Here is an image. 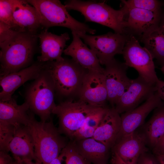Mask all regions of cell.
I'll return each mask as SVG.
<instances>
[{
    "instance_id": "ac0fdd59",
    "label": "cell",
    "mask_w": 164,
    "mask_h": 164,
    "mask_svg": "<svg viewBox=\"0 0 164 164\" xmlns=\"http://www.w3.org/2000/svg\"><path fill=\"white\" fill-rule=\"evenodd\" d=\"M41 49V55L37 57V61L47 62L56 60L61 58L66 42L69 39L68 34L64 33L57 35L49 32L47 29L38 34Z\"/></svg>"
},
{
    "instance_id": "9c48e42d",
    "label": "cell",
    "mask_w": 164,
    "mask_h": 164,
    "mask_svg": "<svg viewBox=\"0 0 164 164\" xmlns=\"http://www.w3.org/2000/svg\"><path fill=\"white\" fill-rule=\"evenodd\" d=\"M95 54L101 65H105L114 59L117 54H122L128 35L111 32L102 35H78Z\"/></svg>"
},
{
    "instance_id": "3957f363",
    "label": "cell",
    "mask_w": 164,
    "mask_h": 164,
    "mask_svg": "<svg viewBox=\"0 0 164 164\" xmlns=\"http://www.w3.org/2000/svg\"><path fill=\"white\" fill-rule=\"evenodd\" d=\"M47 62V70L54 86L55 95L65 101L78 97L84 79L88 70L73 59L62 57Z\"/></svg>"
},
{
    "instance_id": "603a6c76",
    "label": "cell",
    "mask_w": 164,
    "mask_h": 164,
    "mask_svg": "<svg viewBox=\"0 0 164 164\" xmlns=\"http://www.w3.org/2000/svg\"><path fill=\"white\" fill-rule=\"evenodd\" d=\"M75 141L78 152L89 163L107 164L110 148L92 138Z\"/></svg>"
},
{
    "instance_id": "d6986e66",
    "label": "cell",
    "mask_w": 164,
    "mask_h": 164,
    "mask_svg": "<svg viewBox=\"0 0 164 164\" xmlns=\"http://www.w3.org/2000/svg\"><path fill=\"white\" fill-rule=\"evenodd\" d=\"M9 151L11 152L16 161H37L33 138L27 126L21 125L17 128L9 144Z\"/></svg>"
},
{
    "instance_id": "e575fe53",
    "label": "cell",
    "mask_w": 164,
    "mask_h": 164,
    "mask_svg": "<svg viewBox=\"0 0 164 164\" xmlns=\"http://www.w3.org/2000/svg\"><path fill=\"white\" fill-rule=\"evenodd\" d=\"M155 86L156 91L164 102V81L159 80Z\"/></svg>"
},
{
    "instance_id": "44dd1931",
    "label": "cell",
    "mask_w": 164,
    "mask_h": 164,
    "mask_svg": "<svg viewBox=\"0 0 164 164\" xmlns=\"http://www.w3.org/2000/svg\"><path fill=\"white\" fill-rule=\"evenodd\" d=\"M12 0L14 19L22 31L37 34L42 26L36 9L26 0Z\"/></svg>"
},
{
    "instance_id": "ffe728a7",
    "label": "cell",
    "mask_w": 164,
    "mask_h": 164,
    "mask_svg": "<svg viewBox=\"0 0 164 164\" xmlns=\"http://www.w3.org/2000/svg\"><path fill=\"white\" fill-rule=\"evenodd\" d=\"M121 125L120 114L114 107H109L92 138L111 149L114 144Z\"/></svg>"
},
{
    "instance_id": "d6a6232c",
    "label": "cell",
    "mask_w": 164,
    "mask_h": 164,
    "mask_svg": "<svg viewBox=\"0 0 164 164\" xmlns=\"http://www.w3.org/2000/svg\"><path fill=\"white\" fill-rule=\"evenodd\" d=\"M8 152L0 151V164H14L15 160L9 154Z\"/></svg>"
},
{
    "instance_id": "7a4b0ae2",
    "label": "cell",
    "mask_w": 164,
    "mask_h": 164,
    "mask_svg": "<svg viewBox=\"0 0 164 164\" xmlns=\"http://www.w3.org/2000/svg\"><path fill=\"white\" fill-rule=\"evenodd\" d=\"M38 34L19 32L0 47V77L29 67L33 60Z\"/></svg>"
},
{
    "instance_id": "5b68a950",
    "label": "cell",
    "mask_w": 164,
    "mask_h": 164,
    "mask_svg": "<svg viewBox=\"0 0 164 164\" xmlns=\"http://www.w3.org/2000/svg\"><path fill=\"white\" fill-rule=\"evenodd\" d=\"M37 11L42 26L46 29L59 26L70 29L78 35L88 32L95 33L96 30L75 19L68 13L64 5L58 0H26Z\"/></svg>"
},
{
    "instance_id": "7c38bea8",
    "label": "cell",
    "mask_w": 164,
    "mask_h": 164,
    "mask_svg": "<svg viewBox=\"0 0 164 164\" xmlns=\"http://www.w3.org/2000/svg\"><path fill=\"white\" fill-rule=\"evenodd\" d=\"M164 104V102L156 91L141 105L121 114V128L114 144L122 137L137 130L150 113Z\"/></svg>"
},
{
    "instance_id": "277c9868",
    "label": "cell",
    "mask_w": 164,
    "mask_h": 164,
    "mask_svg": "<svg viewBox=\"0 0 164 164\" xmlns=\"http://www.w3.org/2000/svg\"><path fill=\"white\" fill-rule=\"evenodd\" d=\"M67 10H74L84 16L86 22H95L113 29L115 33L126 34L125 12L122 8L116 10L105 2L68 0L64 3Z\"/></svg>"
},
{
    "instance_id": "f1b7e54d",
    "label": "cell",
    "mask_w": 164,
    "mask_h": 164,
    "mask_svg": "<svg viewBox=\"0 0 164 164\" xmlns=\"http://www.w3.org/2000/svg\"><path fill=\"white\" fill-rule=\"evenodd\" d=\"M122 5L129 8H136L152 11H161L162 2L157 0H122Z\"/></svg>"
},
{
    "instance_id": "b9f144b4",
    "label": "cell",
    "mask_w": 164,
    "mask_h": 164,
    "mask_svg": "<svg viewBox=\"0 0 164 164\" xmlns=\"http://www.w3.org/2000/svg\"><path fill=\"white\" fill-rule=\"evenodd\" d=\"M161 70L162 72L164 73V64L161 67Z\"/></svg>"
},
{
    "instance_id": "8fae6325",
    "label": "cell",
    "mask_w": 164,
    "mask_h": 164,
    "mask_svg": "<svg viewBox=\"0 0 164 164\" xmlns=\"http://www.w3.org/2000/svg\"><path fill=\"white\" fill-rule=\"evenodd\" d=\"M125 12L126 34L139 39L150 31L159 26L162 11H152L129 8L122 5Z\"/></svg>"
},
{
    "instance_id": "52a82bcc",
    "label": "cell",
    "mask_w": 164,
    "mask_h": 164,
    "mask_svg": "<svg viewBox=\"0 0 164 164\" xmlns=\"http://www.w3.org/2000/svg\"><path fill=\"white\" fill-rule=\"evenodd\" d=\"M78 100L61 102L53 109L52 114L58 118L60 132L71 139L74 133L86 120L101 108Z\"/></svg>"
},
{
    "instance_id": "5bb4252c",
    "label": "cell",
    "mask_w": 164,
    "mask_h": 164,
    "mask_svg": "<svg viewBox=\"0 0 164 164\" xmlns=\"http://www.w3.org/2000/svg\"><path fill=\"white\" fill-rule=\"evenodd\" d=\"M155 86L149 84L139 76L132 80L127 90L114 108L120 114L134 109L156 91Z\"/></svg>"
},
{
    "instance_id": "ab89813d",
    "label": "cell",
    "mask_w": 164,
    "mask_h": 164,
    "mask_svg": "<svg viewBox=\"0 0 164 164\" xmlns=\"http://www.w3.org/2000/svg\"><path fill=\"white\" fill-rule=\"evenodd\" d=\"M25 164H42L38 162L35 161L34 162L31 160H27L24 162Z\"/></svg>"
},
{
    "instance_id": "4316f807",
    "label": "cell",
    "mask_w": 164,
    "mask_h": 164,
    "mask_svg": "<svg viewBox=\"0 0 164 164\" xmlns=\"http://www.w3.org/2000/svg\"><path fill=\"white\" fill-rule=\"evenodd\" d=\"M60 155L65 158V164H90L78 152L75 141L73 139L69 141L66 146L63 149Z\"/></svg>"
},
{
    "instance_id": "7bdbcfd3",
    "label": "cell",
    "mask_w": 164,
    "mask_h": 164,
    "mask_svg": "<svg viewBox=\"0 0 164 164\" xmlns=\"http://www.w3.org/2000/svg\"><path fill=\"white\" fill-rule=\"evenodd\" d=\"M164 155V153L161 154V155Z\"/></svg>"
},
{
    "instance_id": "60d3db41",
    "label": "cell",
    "mask_w": 164,
    "mask_h": 164,
    "mask_svg": "<svg viewBox=\"0 0 164 164\" xmlns=\"http://www.w3.org/2000/svg\"><path fill=\"white\" fill-rule=\"evenodd\" d=\"M14 164H25L24 162H23L17 161L15 160V162Z\"/></svg>"
},
{
    "instance_id": "83f0119b",
    "label": "cell",
    "mask_w": 164,
    "mask_h": 164,
    "mask_svg": "<svg viewBox=\"0 0 164 164\" xmlns=\"http://www.w3.org/2000/svg\"><path fill=\"white\" fill-rule=\"evenodd\" d=\"M0 22L14 30L23 32L14 19L12 0H0Z\"/></svg>"
},
{
    "instance_id": "ba28073f",
    "label": "cell",
    "mask_w": 164,
    "mask_h": 164,
    "mask_svg": "<svg viewBox=\"0 0 164 164\" xmlns=\"http://www.w3.org/2000/svg\"><path fill=\"white\" fill-rule=\"evenodd\" d=\"M122 54L128 67L134 68L139 76L149 84L155 85L159 79L155 71L154 58L146 48L140 45L134 36L128 35Z\"/></svg>"
},
{
    "instance_id": "f546056e",
    "label": "cell",
    "mask_w": 164,
    "mask_h": 164,
    "mask_svg": "<svg viewBox=\"0 0 164 164\" xmlns=\"http://www.w3.org/2000/svg\"><path fill=\"white\" fill-rule=\"evenodd\" d=\"M18 126L0 121V149L9 152V144Z\"/></svg>"
},
{
    "instance_id": "f35d334b",
    "label": "cell",
    "mask_w": 164,
    "mask_h": 164,
    "mask_svg": "<svg viewBox=\"0 0 164 164\" xmlns=\"http://www.w3.org/2000/svg\"><path fill=\"white\" fill-rule=\"evenodd\" d=\"M155 156L160 164H164V155H158Z\"/></svg>"
},
{
    "instance_id": "74e56055",
    "label": "cell",
    "mask_w": 164,
    "mask_h": 164,
    "mask_svg": "<svg viewBox=\"0 0 164 164\" xmlns=\"http://www.w3.org/2000/svg\"><path fill=\"white\" fill-rule=\"evenodd\" d=\"M159 26L164 29V10L162 12H161V16Z\"/></svg>"
},
{
    "instance_id": "484cf974",
    "label": "cell",
    "mask_w": 164,
    "mask_h": 164,
    "mask_svg": "<svg viewBox=\"0 0 164 164\" xmlns=\"http://www.w3.org/2000/svg\"><path fill=\"white\" fill-rule=\"evenodd\" d=\"M109 108L101 107L90 116L74 133L71 139L78 141L92 138Z\"/></svg>"
},
{
    "instance_id": "8992f818",
    "label": "cell",
    "mask_w": 164,
    "mask_h": 164,
    "mask_svg": "<svg viewBox=\"0 0 164 164\" xmlns=\"http://www.w3.org/2000/svg\"><path fill=\"white\" fill-rule=\"evenodd\" d=\"M47 67V62L46 68L28 87L25 96L29 110L43 122L50 120L56 105L54 102V86Z\"/></svg>"
},
{
    "instance_id": "2e32d148",
    "label": "cell",
    "mask_w": 164,
    "mask_h": 164,
    "mask_svg": "<svg viewBox=\"0 0 164 164\" xmlns=\"http://www.w3.org/2000/svg\"><path fill=\"white\" fill-rule=\"evenodd\" d=\"M147 145L143 132L136 130L121 138L111 149L128 164H137L141 154L148 151Z\"/></svg>"
},
{
    "instance_id": "e0dca14e",
    "label": "cell",
    "mask_w": 164,
    "mask_h": 164,
    "mask_svg": "<svg viewBox=\"0 0 164 164\" xmlns=\"http://www.w3.org/2000/svg\"><path fill=\"white\" fill-rule=\"evenodd\" d=\"M73 40L63 51L83 68L89 71L103 73L104 68L101 67L95 54L81 41L79 36L72 32Z\"/></svg>"
},
{
    "instance_id": "7402d4cb",
    "label": "cell",
    "mask_w": 164,
    "mask_h": 164,
    "mask_svg": "<svg viewBox=\"0 0 164 164\" xmlns=\"http://www.w3.org/2000/svg\"><path fill=\"white\" fill-rule=\"evenodd\" d=\"M29 111L27 102L18 105L12 97L8 100H0V121L15 126H27L30 121Z\"/></svg>"
},
{
    "instance_id": "cb8c5ba5",
    "label": "cell",
    "mask_w": 164,
    "mask_h": 164,
    "mask_svg": "<svg viewBox=\"0 0 164 164\" xmlns=\"http://www.w3.org/2000/svg\"><path fill=\"white\" fill-rule=\"evenodd\" d=\"M156 109L143 131L147 144L152 149L164 135V104Z\"/></svg>"
},
{
    "instance_id": "d4e9b609",
    "label": "cell",
    "mask_w": 164,
    "mask_h": 164,
    "mask_svg": "<svg viewBox=\"0 0 164 164\" xmlns=\"http://www.w3.org/2000/svg\"><path fill=\"white\" fill-rule=\"evenodd\" d=\"M140 39L162 67L164 64V29L159 26L145 34Z\"/></svg>"
},
{
    "instance_id": "1f68e13d",
    "label": "cell",
    "mask_w": 164,
    "mask_h": 164,
    "mask_svg": "<svg viewBox=\"0 0 164 164\" xmlns=\"http://www.w3.org/2000/svg\"><path fill=\"white\" fill-rule=\"evenodd\" d=\"M137 164H160L155 155L148 152V150L139 157Z\"/></svg>"
},
{
    "instance_id": "4dcf8cb0",
    "label": "cell",
    "mask_w": 164,
    "mask_h": 164,
    "mask_svg": "<svg viewBox=\"0 0 164 164\" xmlns=\"http://www.w3.org/2000/svg\"><path fill=\"white\" fill-rule=\"evenodd\" d=\"M10 26L0 22V46L4 45L18 32Z\"/></svg>"
},
{
    "instance_id": "6da1fadb",
    "label": "cell",
    "mask_w": 164,
    "mask_h": 164,
    "mask_svg": "<svg viewBox=\"0 0 164 164\" xmlns=\"http://www.w3.org/2000/svg\"><path fill=\"white\" fill-rule=\"evenodd\" d=\"M29 114L30 121L27 126L33 138L36 162L48 164L59 156L69 138L60 132L52 118L48 121H38L30 110Z\"/></svg>"
},
{
    "instance_id": "8d00e7d4",
    "label": "cell",
    "mask_w": 164,
    "mask_h": 164,
    "mask_svg": "<svg viewBox=\"0 0 164 164\" xmlns=\"http://www.w3.org/2000/svg\"><path fill=\"white\" fill-rule=\"evenodd\" d=\"M62 160L63 159L60 155L57 158L53 160L48 164H62Z\"/></svg>"
},
{
    "instance_id": "9a60e30c",
    "label": "cell",
    "mask_w": 164,
    "mask_h": 164,
    "mask_svg": "<svg viewBox=\"0 0 164 164\" xmlns=\"http://www.w3.org/2000/svg\"><path fill=\"white\" fill-rule=\"evenodd\" d=\"M47 62L38 61L18 72L0 77V84L2 91L0 100L10 99L15 91L26 81L35 80L46 68Z\"/></svg>"
},
{
    "instance_id": "836d02e7",
    "label": "cell",
    "mask_w": 164,
    "mask_h": 164,
    "mask_svg": "<svg viewBox=\"0 0 164 164\" xmlns=\"http://www.w3.org/2000/svg\"><path fill=\"white\" fill-rule=\"evenodd\" d=\"M152 150L155 155H160L164 153V135Z\"/></svg>"
},
{
    "instance_id": "d590c367",
    "label": "cell",
    "mask_w": 164,
    "mask_h": 164,
    "mask_svg": "<svg viewBox=\"0 0 164 164\" xmlns=\"http://www.w3.org/2000/svg\"><path fill=\"white\" fill-rule=\"evenodd\" d=\"M111 161L112 164H128L114 152H112Z\"/></svg>"
},
{
    "instance_id": "30bf717a",
    "label": "cell",
    "mask_w": 164,
    "mask_h": 164,
    "mask_svg": "<svg viewBox=\"0 0 164 164\" xmlns=\"http://www.w3.org/2000/svg\"><path fill=\"white\" fill-rule=\"evenodd\" d=\"M104 74L108 95V100L114 107L132 81L127 75L128 67L114 58L105 65Z\"/></svg>"
},
{
    "instance_id": "4fadbf2b",
    "label": "cell",
    "mask_w": 164,
    "mask_h": 164,
    "mask_svg": "<svg viewBox=\"0 0 164 164\" xmlns=\"http://www.w3.org/2000/svg\"><path fill=\"white\" fill-rule=\"evenodd\" d=\"M104 73L88 71L84 79L78 100L94 106H108V92Z\"/></svg>"
}]
</instances>
